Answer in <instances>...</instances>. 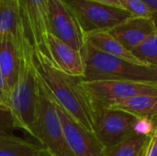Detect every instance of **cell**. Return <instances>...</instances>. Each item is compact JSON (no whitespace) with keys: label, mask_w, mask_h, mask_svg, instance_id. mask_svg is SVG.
<instances>
[{"label":"cell","mask_w":157,"mask_h":156,"mask_svg":"<svg viewBox=\"0 0 157 156\" xmlns=\"http://www.w3.org/2000/svg\"><path fill=\"white\" fill-rule=\"evenodd\" d=\"M105 108L122 110L136 117H146L153 119L154 117L157 116V96H137L118 101Z\"/></svg>","instance_id":"cell-16"},{"label":"cell","mask_w":157,"mask_h":156,"mask_svg":"<svg viewBox=\"0 0 157 156\" xmlns=\"http://www.w3.org/2000/svg\"><path fill=\"white\" fill-rule=\"evenodd\" d=\"M37 156H52L46 149H44V148H42L40 152H39V154H38V155Z\"/></svg>","instance_id":"cell-27"},{"label":"cell","mask_w":157,"mask_h":156,"mask_svg":"<svg viewBox=\"0 0 157 156\" xmlns=\"http://www.w3.org/2000/svg\"><path fill=\"white\" fill-rule=\"evenodd\" d=\"M108 31L132 51L156 32L157 27L154 19L132 17Z\"/></svg>","instance_id":"cell-12"},{"label":"cell","mask_w":157,"mask_h":156,"mask_svg":"<svg viewBox=\"0 0 157 156\" xmlns=\"http://www.w3.org/2000/svg\"><path fill=\"white\" fill-rule=\"evenodd\" d=\"M139 117L105 107H93L94 133L104 145H115L134 135L133 124Z\"/></svg>","instance_id":"cell-6"},{"label":"cell","mask_w":157,"mask_h":156,"mask_svg":"<svg viewBox=\"0 0 157 156\" xmlns=\"http://www.w3.org/2000/svg\"><path fill=\"white\" fill-rule=\"evenodd\" d=\"M42 52L63 73L76 77L84 76L85 66L81 51L72 48L51 33L47 35L45 50Z\"/></svg>","instance_id":"cell-11"},{"label":"cell","mask_w":157,"mask_h":156,"mask_svg":"<svg viewBox=\"0 0 157 156\" xmlns=\"http://www.w3.org/2000/svg\"><path fill=\"white\" fill-rule=\"evenodd\" d=\"M88 1H93V2H97V3H101V4H106V5H109V6L121 7L120 6L119 0H88Z\"/></svg>","instance_id":"cell-26"},{"label":"cell","mask_w":157,"mask_h":156,"mask_svg":"<svg viewBox=\"0 0 157 156\" xmlns=\"http://www.w3.org/2000/svg\"><path fill=\"white\" fill-rule=\"evenodd\" d=\"M37 80L38 110L35 138L52 156H75L65 140L55 102L38 74Z\"/></svg>","instance_id":"cell-4"},{"label":"cell","mask_w":157,"mask_h":156,"mask_svg":"<svg viewBox=\"0 0 157 156\" xmlns=\"http://www.w3.org/2000/svg\"><path fill=\"white\" fill-rule=\"evenodd\" d=\"M74 12L84 34L108 31L132 17L128 11L88 0H63Z\"/></svg>","instance_id":"cell-5"},{"label":"cell","mask_w":157,"mask_h":156,"mask_svg":"<svg viewBox=\"0 0 157 156\" xmlns=\"http://www.w3.org/2000/svg\"><path fill=\"white\" fill-rule=\"evenodd\" d=\"M42 148L11 133L0 134V156H37Z\"/></svg>","instance_id":"cell-17"},{"label":"cell","mask_w":157,"mask_h":156,"mask_svg":"<svg viewBox=\"0 0 157 156\" xmlns=\"http://www.w3.org/2000/svg\"><path fill=\"white\" fill-rule=\"evenodd\" d=\"M85 82L127 81L157 85V67L140 64L105 53L85 41L81 49Z\"/></svg>","instance_id":"cell-2"},{"label":"cell","mask_w":157,"mask_h":156,"mask_svg":"<svg viewBox=\"0 0 157 156\" xmlns=\"http://www.w3.org/2000/svg\"><path fill=\"white\" fill-rule=\"evenodd\" d=\"M9 98L10 94L6 88V85L0 68V110L9 112Z\"/></svg>","instance_id":"cell-22"},{"label":"cell","mask_w":157,"mask_h":156,"mask_svg":"<svg viewBox=\"0 0 157 156\" xmlns=\"http://www.w3.org/2000/svg\"><path fill=\"white\" fill-rule=\"evenodd\" d=\"M132 52L146 64L157 67V31L134 49Z\"/></svg>","instance_id":"cell-19"},{"label":"cell","mask_w":157,"mask_h":156,"mask_svg":"<svg viewBox=\"0 0 157 156\" xmlns=\"http://www.w3.org/2000/svg\"><path fill=\"white\" fill-rule=\"evenodd\" d=\"M120 6L132 17L153 19V12L144 0H119Z\"/></svg>","instance_id":"cell-20"},{"label":"cell","mask_w":157,"mask_h":156,"mask_svg":"<svg viewBox=\"0 0 157 156\" xmlns=\"http://www.w3.org/2000/svg\"><path fill=\"white\" fill-rule=\"evenodd\" d=\"M0 1H1V0H0Z\"/></svg>","instance_id":"cell-29"},{"label":"cell","mask_w":157,"mask_h":156,"mask_svg":"<svg viewBox=\"0 0 157 156\" xmlns=\"http://www.w3.org/2000/svg\"><path fill=\"white\" fill-rule=\"evenodd\" d=\"M83 86L87 93L92 108L109 107L118 101L137 96H157V85L127 81L85 82Z\"/></svg>","instance_id":"cell-7"},{"label":"cell","mask_w":157,"mask_h":156,"mask_svg":"<svg viewBox=\"0 0 157 156\" xmlns=\"http://www.w3.org/2000/svg\"><path fill=\"white\" fill-rule=\"evenodd\" d=\"M34 47L28 43L21 49L17 82L10 94L9 114L13 128L23 130L36 137L38 110V80L32 62Z\"/></svg>","instance_id":"cell-3"},{"label":"cell","mask_w":157,"mask_h":156,"mask_svg":"<svg viewBox=\"0 0 157 156\" xmlns=\"http://www.w3.org/2000/svg\"><path fill=\"white\" fill-rule=\"evenodd\" d=\"M4 33L12 34L19 42L29 41L17 0L0 1V35Z\"/></svg>","instance_id":"cell-14"},{"label":"cell","mask_w":157,"mask_h":156,"mask_svg":"<svg viewBox=\"0 0 157 156\" xmlns=\"http://www.w3.org/2000/svg\"><path fill=\"white\" fill-rule=\"evenodd\" d=\"M149 137L134 134L115 145L106 147L105 156H143Z\"/></svg>","instance_id":"cell-18"},{"label":"cell","mask_w":157,"mask_h":156,"mask_svg":"<svg viewBox=\"0 0 157 156\" xmlns=\"http://www.w3.org/2000/svg\"><path fill=\"white\" fill-rule=\"evenodd\" d=\"M153 12V19L157 27V0H144Z\"/></svg>","instance_id":"cell-25"},{"label":"cell","mask_w":157,"mask_h":156,"mask_svg":"<svg viewBox=\"0 0 157 156\" xmlns=\"http://www.w3.org/2000/svg\"><path fill=\"white\" fill-rule=\"evenodd\" d=\"M85 41L91 44L96 49L108 53L112 56H116L132 63L146 64L140 59H138L132 51L126 49L116 38H114L109 31H96L85 35Z\"/></svg>","instance_id":"cell-15"},{"label":"cell","mask_w":157,"mask_h":156,"mask_svg":"<svg viewBox=\"0 0 157 156\" xmlns=\"http://www.w3.org/2000/svg\"><path fill=\"white\" fill-rule=\"evenodd\" d=\"M27 37L34 48L43 51L49 34L48 0H17Z\"/></svg>","instance_id":"cell-10"},{"label":"cell","mask_w":157,"mask_h":156,"mask_svg":"<svg viewBox=\"0 0 157 156\" xmlns=\"http://www.w3.org/2000/svg\"><path fill=\"white\" fill-rule=\"evenodd\" d=\"M48 22L49 33L81 51L85 45V34L74 12L63 0H48Z\"/></svg>","instance_id":"cell-8"},{"label":"cell","mask_w":157,"mask_h":156,"mask_svg":"<svg viewBox=\"0 0 157 156\" xmlns=\"http://www.w3.org/2000/svg\"><path fill=\"white\" fill-rule=\"evenodd\" d=\"M12 129L13 124L9 112L0 110V134L10 133Z\"/></svg>","instance_id":"cell-23"},{"label":"cell","mask_w":157,"mask_h":156,"mask_svg":"<svg viewBox=\"0 0 157 156\" xmlns=\"http://www.w3.org/2000/svg\"><path fill=\"white\" fill-rule=\"evenodd\" d=\"M151 120H153V123H154V125H155V132H154V133H156L157 134V116L154 117V118L151 119Z\"/></svg>","instance_id":"cell-28"},{"label":"cell","mask_w":157,"mask_h":156,"mask_svg":"<svg viewBox=\"0 0 157 156\" xmlns=\"http://www.w3.org/2000/svg\"><path fill=\"white\" fill-rule=\"evenodd\" d=\"M143 156H157V134L153 133L146 143Z\"/></svg>","instance_id":"cell-24"},{"label":"cell","mask_w":157,"mask_h":156,"mask_svg":"<svg viewBox=\"0 0 157 156\" xmlns=\"http://www.w3.org/2000/svg\"><path fill=\"white\" fill-rule=\"evenodd\" d=\"M55 105L65 140L74 155L105 156V147L95 133L83 128L56 102Z\"/></svg>","instance_id":"cell-9"},{"label":"cell","mask_w":157,"mask_h":156,"mask_svg":"<svg viewBox=\"0 0 157 156\" xmlns=\"http://www.w3.org/2000/svg\"><path fill=\"white\" fill-rule=\"evenodd\" d=\"M27 43L30 42H19L10 33L0 35V68L9 94H11L17 82L21 62V49Z\"/></svg>","instance_id":"cell-13"},{"label":"cell","mask_w":157,"mask_h":156,"mask_svg":"<svg viewBox=\"0 0 157 156\" xmlns=\"http://www.w3.org/2000/svg\"><path fill=\"white\" fill-rule=\"evenodd\" d=\"M32 62L39 78L53 100L83 128L94 132L93 108L82 77L63 73L37 48L33 49Z\"/></svg>","instance_id":"cell-1"},{"label":"cell","mask_w":157,"mask_h":156,"mask_svg":"<svg viewBox=\"0 0 157 156\" xmlns=\"http://www.w3.org/2000/svg\"><path fill=\"white\" fill-rule=\"evenodd\" d=\"M133 131L137 135L149 137L155 132V125L150 118L139 117L133 124Z\"/></svg>","instance_id":"cell-21"}]
</instances>
